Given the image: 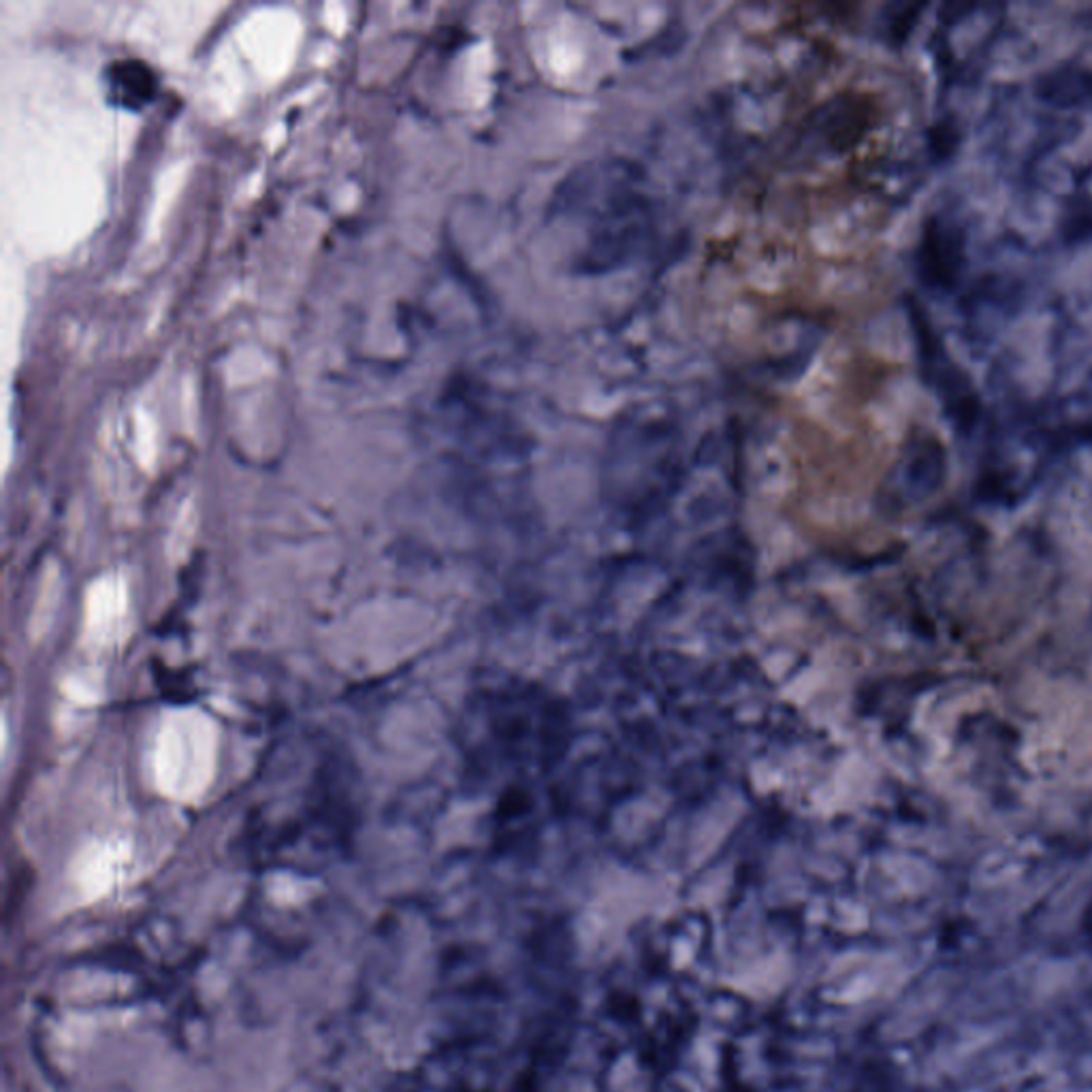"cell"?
Returning a JSON list of instances; mask_svg holds the SVG:
<instances>
[{"label": "cell", "instance_id": "1", "mask_svg": "<svg viewBox=\"0 0 1092 1092\" xmlns=\"http://www.w3.org/2000/svg\"><path fill=\"white\" fill-rule=\"evenodd\" d=\"M548 216L577 231L572 269L585 276L608 274L636 261L658 231L643 175L619 158L574 169L555 190Z\"/></svg>", "mask_w": 1092, "mask_h": 1092}, {"label": "cell", "instance_id": "2", "mask_svg": "<svg viewBox=\"0 0 1092 1092\" xmlns=\"http://www.w3.org/2000/svg\"><path fill=\"white\" fill-rule=\"evenodd\" d=\"M909 312L913 331H916L924 378L937 390L945 414L954 422V427L961 429V432H969L971 427H975L979 414H982L975 388H973L971 380L966 378L963 369L950 361L941 337H937L935 329L930 327L929 319H926V314L919 310L918 303H911Z\"/></svg>", "mask_w": 1092, "mask_h": 1092}, {"label": "cell", "instance_id": "3", "mask_svg": "<svg viewBox=\"0 0 1092 1092\" xmlns=\"http://www.w3.org/2000/svg\"><path fill=\"white\" fill-rule=\"evenodd\" d=\"M966 267V233L948 211H935L924 222L916 254L919 282L932 293L948 295L961 284Z\"/></svg>", "mask_w": 1092, "mask_h": 1092}, {"label": "cell", "instance_id": "4", "mask_svg": "<svg viewBox=\"0 0 1092 1092\" xmlns=\"http://www.w3.org/2000/svg\"><path fill=\"white\" fill-rule=\"evenodd\" d=\"M107 98L118 107L139 111L156 96V73L141 61H118L105 71Z\"/></svg>", "mask_w": 1092, "mask_h": 1092}, {"label": "cell", "instance_id": "5", "mask_svg": "<svg viewBox=\"0 0 1092 1092\" xmlns=\"http://www.w3.org/2000/svg\"><path fill=\"white\" fill-rule=\"evenodd\" d=\"M1035 95L1041 103L1058 109L1092 105V73L1075 64L1056 66L1037 79Z\"/></svg>", "mask_w": 1092, "mask_h": 1092}, {"label": "cell", "instance_id": "6", "mask_svg": "<svg viewBox=\"0 0 1092 1092\" xmlns=\"http://www.w3.org/2000/svg\"><path fill=\"white\" fill-rule=\"evenodd\" d=\"M1016 306L1018 290L1009 282L1001 280V277L988 276L966 297V321L971 322V327L973 324L975 327H988L985 322H990V327H996L998 319H1005L1009 308Z\"/></svg>", "mask_w": 1092, "mask_h": 1092}]
</instances>
